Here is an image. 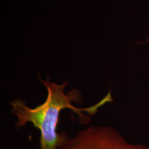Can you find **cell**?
Wrapping results in <instances>:
<instances>
[{
    "instance_id": "obj_2",
    "label": "cell",
    "mask_w": 149,
    "mask_h": 149,
    "mask_svg": "<svg viewBox=\"0 0 149 149\" xmlns=\"http://www.w3.org/2000/svg\"><path fill=\"white\" fill-rule=\"evenodd\" d=\"M59 149H149L143 144L127 141L115 128L106 126H91L68 137Z\"/></svg>"
},
{
    "instance_id": "obj_1",
    "label": "cell",
    "mask_w": 149,
    "mask_h": 149,
    "mask_svg": "<svg viewBox=\"0 0 149 149\" xmlns=\"http://www.w3.org/2000/svg\"><path fill=\"white\" fill-rule=\"evenodd\" d=\"M39 80L42 83L48 91V96L43 104L34 108L28 107L26 102L22 100H16L10 103L12 107L11 113L18 118L15 124L16 129L25 126L27 123H32L35 128H38L40 132V149H59V146L69 136L65 132L59 133L56 132L59 122L60 112L64 109H70L77 114L79 122L86 125L90 122V116H86L85 112L91 116L95 114L98 109L108 102H112L111 92L105 96L101 101L94 106L78 108L72 105L71 102L80 103L82 101L81 92L76 89L68 92L66 94L64 91L68 82L58 85L52 82L47 77L42 80L39 76Z\"/></svg>"
},
{
    "instance_id": "obj_3",
    "label": "cell",
    "mask_w": 149,
    "mask_h": 149,
    "mask_svg": "<svg viewBox=\"0 0 149 149\" xmlns=\"http://www.w3.org/2000/svg\"><path fill=\"white\" fill-rule=\"evenodd\" d=\"M149 43V38L148 39H146V40L145 41V42H142V44H144V43Z\"/></svg>"
}]
</instances>
